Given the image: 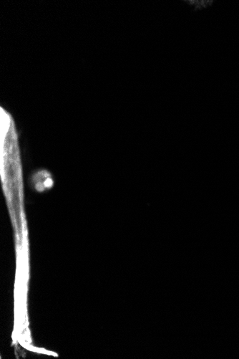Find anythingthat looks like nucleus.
<instances>
[{
	"instance_id": "1",
	"label": "nucleus",
	"mask_w": 239,
	"mask_h": 359,
	"mask_svg": "<svg viewBox=\"0 0 239 359\" xmlns=\"http://www.w3.org/2000/svg\"><path fill=\"white\" fill-rule=\"evenodd\" d=\"M188 2L190 4H193V5H195V8H201V7H206V5L210 4V2H212V1H188Z\"/></svg>"
}]
</instances>
